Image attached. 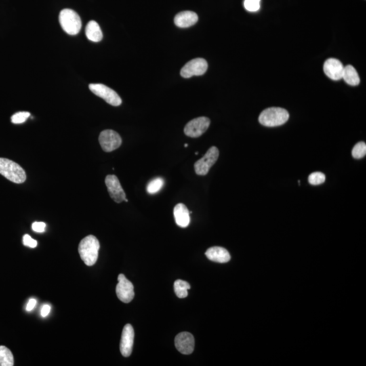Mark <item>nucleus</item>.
I'll use <instances>...</instances> for the list:
<instances>
[{
    "mask_svg": "<svg viewBox=\"0 0 366 366\" xmlns=\"http://www.w3.org/2000/svg\"><path fill=\"white\" fill-rule=\"evenodd\" d=\"M86 35L88 39L94 42H98L102 39V30L94 20H91L88 24L86 28Z\"/></svg>",
    "mask_w": 366,
    "mask_h": 366,
    "instance_id": "nucleus-18",
    "label": "nucleus"
},
{
    "mask_svg": "<svg viewBox=\"0 0 366 366\" xmlns=\"http://www.w3.org/2000/svg\"><path fill=\"white\" fill-rule=\"evenodd\" d=\"M46 226V224L45 222H35L32 224V230L35 232H45Z\"/></svg>",
    "mask_w": 366,
    "mask_h": 366,
    "instance_id": "nucleus-28",
    "label": "nucleus"
},
{
    "mask_svg": "<svg viewBox=\"0 0 366 366\" xmlns=\"http://www.w3.org/2000/svg\"><path fill=\"white\" fill-rule=\"evenodd\" d=\"M118 280L116 294L118 298L124 303L130 302L134 297V286L124 274H120Z\"/></svg>",
    "mask_w": 366,
    "mask_h": 366,
    "instance_id": "nucleus-10",
    "label": "nucleus"
},
{
    "mask_svg": "<svg viewBox=\"0 0 366 366\" xmlns=\"http://www.w3.org/2000/svg\"><path fill=\"white\" fill-rule=\"evenodd\" d=\"M36 304H37V300L36 299H30L28 303V305H26V310L28 312H30V310H33L35 308Z\"/></svg>",
    "mask_w": 366,
    "mask_h": 366,
    "instance_id": "nucleus-30",
    "label": "nucleus"
},
{
    "mask_svg": "<svg viewBox=\"0 0 366 366\" xmlns=\"http://www.w3.org/2000/svg\"><path fill=\"white\" fill-rule=\"evenodd\" d=\"M344 68L342 62L338 59L329 58L324 64V73L330 79L337 81L342 79Z\"/></svg>",
    "mask_w": 366,
    "mask_h": 366,
    "instance_id": "nucleus-14",
    "label": "nucleus"
},
{
    "mask_svg": "<svg viewBox=\"0 0 366 366\" xmlns=\"http://www.w3.org/2000/svg\"><path fill=\"white\" fill-rule=\"evenodd\" d=\"M342 79L345 82L352 86H356L360 83V79L357 70L352 66H344Z\"/></svg>",
    "mask_w": 366,
    "mask_h": 366,
    "instance_id": "nucleus-19",
    "label": "nucleus"
},
{
    "mask_svg": "<svg viewBox=\"0 0 366 366\" xmlns=\"http://www.w3.org/2000/svg\"><path fill=\"white\" fill-rule=\"evenodd\" d=\"M164 184V180L160 177H158L150 180L146 186V192L150 194H155L159 192Z\"/></svg>",
    "mask_w": 366,
    "mask_h": 366,
    "instance_id": "nucleus-22",
    "label": "nucleus"
},
{
    "mask_svg": "<svg viewBox=\"0 0 366 366\" xmlns=\"http://www.w3.org/2000/svg\"><path fill=\"white\" fill-rule=\"evenodd\" d=\"M175 346L180 354H192L195 348V338L190 332H183L176 336L174 340Z\"/></svg>",
    "mask_w": 366,
    "mask_h": 366,
    "instance_id": "nucleus-12",
    "label": "nucleus"
},
{
    "mask_svg": "<svg viewBox=\"0 0 366 366\" xmlns=\"http://www.w3.org/2000/svg\"><path fill=\"white\" fill-rule=\"evenodd\" d=\"M188 144H184V148H188Z\"/></svg>",
    "mask_w": 366,
    "mask_h": 366,
    "instance_id": "nucleus-31",
    "label": "nucleus"
},
{
    "mask_svg": "<svg viewBox=\"0 0 366 366\" xmlns=\"http://www.w3.org/2000/svg\"><path fill=\"white\" fill-rule=\"evenodd\" d=\"M210 125V120L206 117L196 118L188 122L184 127V132L188 136L198 138L206 132Z\"/></svg>",
    "mask_w": 366,
    "mask_h": 366,
    "instance_id": "nucleus-8",
    "label": "nucleus"
},
{
    "mask_svg": "<svg viewBox=\"0 0 366 366\" xmlns=\"http://www.w3.org/2000/svg\"><path fill=\"white\" fill-rule=\"evenodd\" d=\"M89 88L92 92L104 99L110 106H117L122 104V98L117 92L106 85L102 84H91L89 85Z\"/></svg>",
    "mask_w": 366,
    "mask_h": 366,
    "instance_id": "nucleus-6",
    "label": "nucleus"
},
{
    "mask_svg": "<svg viewBox=\"0 0 366 366\" xmlns=\"http://www.w3.org/2000/svg\"><path fill=\"white\" fill-rule=\"evenodd\" d=\"M124 201H125L126 202H128V200L126 199H126L124 200Z\"/></svg>",
    "mask_w": 366,
    "mask_h": 366,
    "instance_id": "nucleus-32",
    "label": "nucleus"
},
{
    "mask_svg": "<svg viewBox=\"0 0 366 366\" xmlns=\"http://www.w3.org/2000/svg\"><path fill=\"white\" fill-rule=\"evenodd\" d=\"M190 288V284L183 280H178L175 281L174 289L175 294L178 298H184L188 296V290Z\"/></svg>",
    "mask_w": 366,
    "mask_h": 366,
    "instance_id": "nucleus-21",
    "label": "nucleus"
},
{
    "mask_svg": "<svg viewBox=\"0 0 366 366\" xmlns=\"http://www.w3.org/2000/svg\"><path fill=\"white\" fill-rule=\"evenodd\" d=\"M134 331L130 324H126L124 328L120 341V352L124 357L128 358L132 352L134 344Z\"/></svg>",
    "mask_w": 366,
    "mask_h": 366,
    "instance_id": "nucleus-13",
    "label": "nucleus"
},
{
    "mask_svg": "<svg viewBox=\"0 0 366 366\" xmlns=\"http://www.w3.org/2000/svg\"><path fill=\"white\" fill-rule=\"evenodd\" d=\"M325 180V174L320 172H312L308 176V182L312 186H319V184H323Z\"/></svg>",
    "mask_w": 366,
    "mask_h": 366,
    "instance_id": "nucleus-24",
    "label": "nucleus"
},
{
    "mask_svg": "<svg viewBox=\"0 0 366 366\" xmlns=\"http://www.w3.org/2000/svg\"><path fill=\"white\" fill-rule=\"evenodd\" d=\"M206 256L209 260L218 263H226L230 259V252L224 248L218 246L212 247L208 250Z\"/></svg>",
    "mask_w": 366,
    "mask_h": 366,
    "instance_id": "nucleus-16",
    "label": "nucleus"
},
{
    "mask_svg": "<svg viewBox=\"0 0 366 366\" xmlns=\"http://www.w3.org/2000/svg\"><path fill=\"white\" fill-rule=\"evenodd\" d=\"M106 184L108 194L112 199L116 203H121L124 201L126 196L124 190L120 184L119 179L115 175H108L106 178Z\"/></svg>",
    "mask_w": 366,
    "mask_h": 366,
    "instance_id": "nucleus-11",
    "label": "nucleus"
},
{
    "mask_svg": "<svg viewBox=\"0 0 366 366\" xmlns=\"http://www.w3.org/2000/svg\"><path fill=\"white\" fill-rule=\"evenodd\" d=\"M30 113L28 112H18L11 118V121L15 124L24 123L30 118Z\"/></svg>",
    "mask_w": 366,
    "mask_h": 366,
    "instance_id": "nucleus-26",
    "label": "nucleus"
},
{
    "mask_svg": "<svg viewBox=\"0 0 366 366\" xmlns=\"http://www.w3.org/2000/svg\"><path fill=\"white\" fill-rule=\"evenodd\" d=\"M59 22L62 30L70 35H77L81 30V18L73 10H62L59 14Z\"/></svg>",
    "mask_w": 366,
    "mask_h": 366,
    "instance_id": "nucleus-4",
    "label": "nucleus"
},
{
    "mask_svg": "<svg viewBox=\"0 0 366 366\" xmlns=\"http://www.w3.org/2000/svg\"><path fill=\"white\" fill-rule=\"evenodd\" d=\"M174 216L177 226L182 228L190 226V213L188 208L183 204H178L174 207Z\"/></svg>",
    "mask_w": 366,
    "mask_h": 366,
    "instance_id": "nucleus-17",
    "label": "nucleus"
},
{
    "mask_svg": "<svg viewBox=\"0 0 366 366\" xmlns=\"http://www.w3.org/2000/svg\"><path fill=\"white\" fill-rule=\"evenodd\" d=\"M24 244L26 246L34 248L37 246L38 242L36 240H34L33 238L30 237V236L26 234V235L24 236Z\"/></svg>",
    "mask_w": 366,
    "mask_h": 366,
    "instance_id": "nucleus-27",
    "label": "nucleus"
},
{
    "mask_svg": "<svg viewBox=\"0 0 366 366\" xmlns=\"http://www.w3.org/2000/svg\"><path fill=\"white\" fill-rule=\"evenodd\" d=\"M219 150L216 146L210 148L204 156L196 162L194 168L196 174L200 176H205L209 172L210 169L218 160Z\"/></svg>",
    "mask_w": 366,
    "mask_h": 366,
    "instance_id": "nucleus-5",
    "label": "nucleus"
},
{
    "mask_svg": "<svg viewBox=\"0 0 366 366\" xmlns=\"http://www.w3.org/2000/svg\"><path fill=\"white\" fill-rule=\"evenodd\" d=\"M14 366V357L10 350L4 346H0V366Z\"/></svg>",
    "mask_w": 366,
    "mask_h": 366,
    "instance_id": "nucleus-20",
    "label": "nucleus"
},
{
    "mask_svg": "<svg viewBox=\"0 0 366 366\" xmlns=\"http://www.w3.org/2000/svg\"><path fill=\"white\" fill-rule=\"evenodd\" d=\"M100 244L94 236H88L84 238L78 246V252L84 262L87 266H94L98 256Z\"/></svg>",
    "mask_w": 366,
    "mask_h": 366,
    "instance_id": "nucleus-1",
    "label": "nucleus"
},
{
    "mask_svg": "<svg viewBox=\"0 0 366 366\" xmlns=\"http://www.w3.org/2000/svg\"><path fill=\"white\" fill-rule=\"evenodd\" d=\"M366 154V144L364 142H360L354 146L352 150V156L354 159H362L365 157Z\"/></svg>",
    "mask_w": 366,
    "mask_h": 366,
    "instance_id": "nucleus-23",
    "label": "nucleus"
},
{
    "mask_svg": "<svg viewBox=\"0 0 366 366\" xmlns=\"http://www.w3.org/2000/svg\"><path fill=\"white\" fill-rule=\"evenodd\" d=\"M208 70V62L205 59L197 58L188 61L180 70V75L184 78L204 75Z\"/></svg>",
    "mask_w": 366,
    "mask_h": 366,
    "instance_id": "nucleus-9",
    "label": "nucleus"
},
{
    "mask_svg": "<svg viewBox=\"0 0 366 366\" xmlns=\"http://www.w3.org/2000/svg\"><path fill=\"white\" fill-rule=\"evenodd\" d=\"M99 144L106 152H112L119 148L122 144L120 135L112 130H106L99 135Z\"/></svg>",
    "mask_w": 366,
    "mask_h": 366,
    "instance_id": "nucleus-7",
    "label": "nucleus"
},
{
    "mask_svg": "<svg viewBox=\"0 0 366 366\" xmlns=\"http://www.w3.org/2000/svg\"><path fill=\"white\" fill-rule=\"evenodd\" d=\"M261 0H244V6L249 12H257L260 8Z\"/></svg>",
    "mask_w": 366,
    "mask_h": 366,
    "instance_id": "nucleus-25",
    "label": "nucleus"
},
{
    "mask_svg": "<svg viewBox=\"0 0 366 366\" xmlns=\"http://www.w3.org/2000/svg\"><path fill=\"white\" fill-rule=\"evenodd\" d=\"M0 174L11 182L22 184L26 180V171L16 162L0 158Z\"/></svg>",
    "mask_w": 366,
    "mask_h": 366,
    "instance_id": "nucleus-3",
    "label": "nucleus"
},
{
    "mask_svg": "<svg viewBox=\"0 0 366 366\" xmlns=\"http://www.w3.org/2000/svg\"><path fill=\"white\" fill-rule=\"evenodd\" d=\"M198 16L192 11H184L176 15L174 24L180 28H188L194 26L198 22Z\"/></svg>",
    "mask_w": 366,
    "mask_h": 366,
    "instance_id": "nucleus-15",
    "label": "nucleus"
},
{
    "mask_svg": "<svg viewBox=\"0 0 366 366\" xmlns=\"http://www.w3.org/2000/svg\"><path fill=\"white\" fill-rule=\"evenodd\" d=\"M286 110L280 108H270L263 110L259 116L260 124L266 127L280 126L284 124L289 119Z\"/></svg>",
    "mask_w": 366,
    "mask_h": 366,
    "instance_id": "nucleus-2",
    "label": "nucleus"
},
{
    "mask_svg": "<svg viewBox=\"0 0 366 366\" xmlns=\"http://www.w3.org/2000/svg\"><path fill=\"white\" fill-rule=\"evenodd\" d=\"M51 308L50 306L48 304H44L43 305L42 308L41 310V316H42L43 318L46 317V316H48V314H50V312Z\"/></svg>",
    "mask_w": 366,
    "mask_h": 366,
    "instance_id": "nucleus-29",
    "label": "nucleus"
}]
</instances>
